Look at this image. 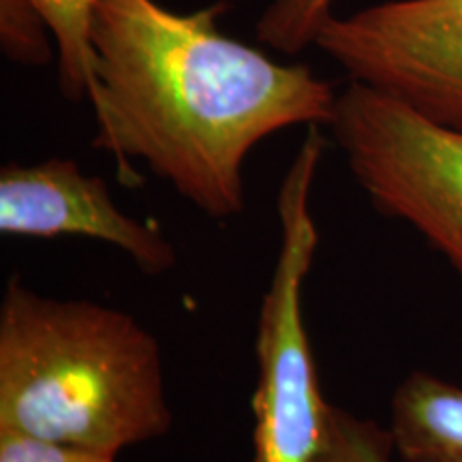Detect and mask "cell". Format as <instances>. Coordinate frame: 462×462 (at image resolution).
Segmentation results:
<instances>
[{"mask_svg": "<svg viewBox=\"0 0 462 462\" xmlns=\"http://www.w3.org/2000/svg\"><path fill=\"white\" fill-rule=\"evenodd\" d=\"M388 429L404 462H462V388L411 371L392 394Z\"/></svg>", "mask_w": 462, "mask_h": 462, "instance_id": "obj_7", "label": "cell"}, {"mask_svg": "<svg viewBox=\"0 0 462 462\" xmlns=\"http://www.w3.org/2000/svg\"><path fill=\"white\" fill-rule=\"evenodd\" d=\"M48 22L58 56V84L69 101L88 99L92 79L90 24L97 0H31Z\"/></svg>", "mask_w": 462, "mask_h": 462, "instance_id": "obj_8", "label": "cell"}, {"mask_svg": "<svg viewBox=\"0 0 462 462\" xmlns=\"http://www.w3.org/2000/svg\"><path fill=\"white\" fill-rule=\"evenodd\" d=\"M50 37L48 22L31 0H0V43L11 60L22 65L50 62Z\"/></svg>", "mask_w": 462, "mask_h": 462, "instance_id": "obj_11", "label": "cell"}, {"mask_svg": "<svg viewBox=\"0 0 462 462\" xmlns=\"http://www.w3.org/2000/svg\"><path fill=\"white\" fill-rule=\"evenodd\" d=\"M328 129L371 204L418 231L462 281V129L351 79Z\"/></svg>", "mask_w": 462, "mask_h": 462, "instance_id": "obj_4", "label": "cell"}, {"mask_svg": "<svg viewBox=\"0 0 462 462\" xmlns=\"http://www.w3.org/2000/svg\"><path fill=\"white\" fill-rule=\"evenodd\" d=\"M321 129H306L276 199L281 242L257 321L251 462H315L326 439L330 402L304 321V285L319 248L310 193L328 146Z\"/></svg>", "mask_w": 462, "mask_h": 462, "instance_id": "obj_3", "label": "cell"}, {"mask_svg": "<svg viewBox=\"0 0 462 462\" xmlns=\"http://www.w3.org/2000/svg\"><path fill=\"white\" fill-rule=\"evenodd\" d=\"M0 462H116V456L20 435H0Z\"/></svg>", "mask_w": 462, "mask_h": 462, "instance_id": "obj_12", "label": "cell"}, {"mask_svg": "<svg viewBox=\"0 0 462 462\" xmlns=\"http://www.w3.org/2000/svg\"><path fill=\"white\" fill-rule=\"evenodd\" d=\"M337 0H270L262 11L255 34L265 48L293 56L315 45V39L334 15Z\"/></svg>", "mask_w": 462, "mask_h": 462, "instance_id": "obj_9", "label": "cell"}, {"mask_svg": "<svg viewBox=\"0 0 462 462\" xmlns=\"http://www.w3.org/2000/svg\"><path fill=\"white\" fill-rule=\"evenodd\" d=\"M171 424L163 351L148 328L11 276L0 302V435L118 456Z\"/></svg>", "mask_w": 462, "mask_h": 462, "instance_id": "obj_2", "label": "cell"}, {"mask_svg": "<svg viewBox=\"0 0 462 462\" xmlns=\"http://www.w3.org/2000/svg\"><path fill=\"white\" fill-rule=\"evenodd\" d=\"M217 0L176 14L157 0H97L90 24L92 146L125 184L135 161L206 217L245 212L253 148L291 126H328L338 90L309 65H281L218 28Z\"/></svg>", "mask_w": 462, "mask_h": 462, "instance_id": "obj_1", "label": "cell"}, {"mask_svg": "<svg viewBox=\"0 0 462 462\" xmlns=\"http://www.w3.org/2000/svg\"><path fill=\"white\" fill-rule=\"evenodd\" d=\"M390 429L330 402L326 439L315 462H394Z\"/></svg>", "mask_w": 462, "mask_h": 462, "instance_id": "obj_10", "label": "cell"}, {"mask_svg": "<svg viewBox=\"0 0 462 462\" xmlns=\"http://www.w3.org/2000/svg\"><path fill=\"white\" fill-rule=\"evenodd\" d=\"M0 234L11 238L78 236L125 253L143 274L161 276L178 265L171 240L157 225L126 215L101 176L78 161L51 157L0 170Z\"/></svg>", "mask_w": 462, "mask_h": 462, "instance_id": "obj_6", "label": "cell"}, {"mask_svg": "<svg viewBox=\"0 0 462 462\" xmlns=\"http://www.w3.org/2000/svg\"><path fill=\"white\" fill-rule=\"evenodd\" d=\"M315 48L351 82L462 129V0H385L332 15Z\"/></svg>", "mask_w": 462, "mask_h": 462, "instance_id": "obj_5", "label": "cell"}]
</instances>
